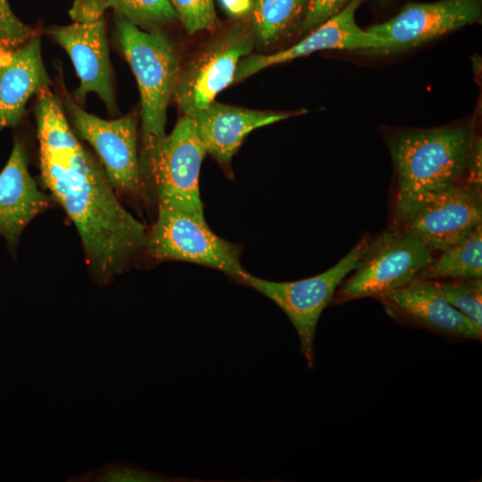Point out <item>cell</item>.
Returning a JSON list of instances; mask_svg holds the SVG:
<instances>
[{
	"instance_id": "obj_1",
	"label": "cell",
	"mask_w": 482,
	"mask_h": 482,
	"mask_svg": "<svg viewBox=\"0 0 482 482\" xmlns=\"http://www.w3.org/2000/svg\"><path fill=\"white\" fill-rule=\"evenodd\" d=\"M41 179L74 223L93 279L111 283L145 249L148 230L118 201L101 164L80 143L39 149Z\"/></svg>"
},
{
	"instance_id": "obj_2",
	"label": "cell",
	"mask_w": 482,
	"mask_h": 482,
	"mask_svg": "<svg viewBox=\"0 0 482 482\" xmlns=\"http://www.w3.org/2000/svg\"><path fill=\"white\" fill-rule=\"evenodd\" d=\"M476 136L475 119H470L437 128L399 129L387 137L396 179L397 224L419 204L464 182Z\"/></svg>"
},
{
	"instance_id": "obj_3",
	"label": "cell",
	"mask_w": 482,
	"mask_h": 482,
	"mask_svg": "<svg viewBox=\"0 0 482 482\" xmlns=\"http://www.w3.org/2000/svg\"><path fill=\"white\" fill-rule=\"evenodd\" d=\"M117 37L140 93L144 151L165 134L166 112L181 71L168 37L159 29L145 31L116 13Z\"/></svg>"
},
{
	"instance_id": "obj_4",
	"label": "cell",
	"mask_w": 482,
	"mask_h": 482,
	"mask_svg": "<svg viewBox=\"0 0 482 482\" xmlns=\"http://www.w3.org/2000/svg\"><path fill=\"white\" fill-rule=\"evenodd\" d=\"M205 154L195 120L187 115L170 134L144 151L142 173L145 184H154L158 207L204 216L199 175Z\"/></svg>"
},
{
	"instance_id": "obj_5",
	"label": "cell",
	"mask_w": 482,
	"mask_h": 482,
	"mask_svg": "<svg viewBox=\"0 0 482 482\" xmlns=\"http://www.w3.org/2000/svg\"><path fill=\"white\" fill-rule=\"evenodd\" d=\"M371 241L364 237L333 267L308 278L276 282L245 271L239 281L271 300L285 312L298 335L301 353L310 369L314 367V338L319 319L341 282L358 269Z\"/></svg>"
},
{
	"instance_id": "obj_6",
	"label": "cell",
	"mask_w": 482,
	"mask_h": 482,
	"mask_svg": "<svg viewBox=\"0 0 482 482\" xmlns=\"http://www.w3.org/2000/svg\"><path fill=\"white\" fill-rule=\"evenodd\" d=\"M145 251L156 261H181L220 270L239 283L246 271L241 248L220 238L204 216L158 207V216L147 232Z\"/></svg>"
},
{
	"instance_id": "obj_7",
	"label": "cell",
	"mask_w": 482,
	"mask_h": 482,
	"mask_svg": "<svg viewBox=\"0 0 482 482\" xmlns=\"http://www.w3.org/2000/svg\"><path fill=\"white\" fill-rule=\"evenodd\" d=\"M433 251L410 231L397 227L372 239L355 273L337 292L335 302L376 297L405 286L428 266Z\"/></svg>"
},
{
	"instance_id": "obj_8",
	"label": "cell",
	"mask_w": 482,
	"mask_h": 482,
	"mask_svg": "<svg viewBox=\"0 0 482 482\" xmlns=\"http://www.w3.org/2000/svg\"><path fill=\"white\" fill-rule=\"evenodd\" d=\"M104 0H74L70 10L73 22L50 31L52 37L68 53L79 87L76 98L82 102L87 94L96 93L109 112L115 111L112 69L107 45Z\"/></svg>"
},
{
	"instance_id": "obj_9",
	"label": "cell",
	"mask_w": 482,
	"mask_h": 482,
	"mask_svg": "<svg viewBox=\"0 0 482 482\" xmlns=\"http://www.w3.org/2000/svg\"><path fill=\"white\" fill-rule=\"evenodd\" d=\"M251 25L237 23L204 47L180 71L173 97L184 115L192 117L233 83L239 61L253 49Z\"/></svg>"
},
{
	"instance_id": "obj_10",
	"label": "cell",
	"mask_w": 482,
	"mask_h": 482,
	"mask_svg": "<svg viewBox=\"0 0 482 482\" xmlns=\"http://www.w3.org/2000/svg\"><path fill=\"white\" fill-rule=\"evenodd\" d=\"M66 105L79 135L95 149L112 187L144 197L146 189L137 155L136 116L106 120L85 112L71 101Z\"/></svg>"
},
{
	"instance_id": "obj_11",
	"label": "cell",
	"mask_w": 482,
	"mask_h": 482,
	"mask_svg": "<svg viewBox=\"0 0 482 482\" xmlns=\"http://www.w3.org/2000/svg\"><path fill=\"white\" fill-rule=\"evenodd\" d=\"M481 0H442L404 5L390 20L367 30L386 45L375 54H394L416 47L466 25L481 21Z\"/></svg>"
},
{
	"instance_id": "obj_12",
	"label": "cell",
	"mask_w": 482,
	"mask_h": 482,
	"mask_svg": "<svg viewBox=\"0 0 482 482\" xmlns=\"http://www.w3.org/2000/svg\"><path fill=\"white\" fill-rule=\"evenodd\" d=\"M481 195V190L461 183L416 206L398 225L433 252H441L482 224Z\"/></svg>"
},
{
	"instance_id": "obj_13",
	"label": "cell",
	"mask_w": 482,
	"mask_h": 482,
	"mask_svg": "<svg viewBox=\"0 0 482 482\" xmlns=\"http://www.w3.org/2000/svg\"><path fill=\"white\" fill-rule=\"evenodd\" d=\"M362 0H352L339 12L312 30L303 39L289 48L271 54H253L242 58L236 69L233 83L267 67L287 62L320 50H358L375 54L385 46V40L362 29L354 14Z\"/></svg>"
},
{
	"instance_id": "obj_14",
	"label": "cell",
	"mask_w": 482,
	"mask_h": 482,
	"mask_svg": "<svg viewBox=\"0 0 482 482\" xmlns=\"http://www.w3.org/2000/svg\"><path fill=\"white\" fill-rule=\"evenodd\" d=\"M375 298L392 318L455 338H481L482 330L446 301L433 280L414 278Z\"/></svg>"
},
{
	"instance_id": "obj_15",
	"label": "cell",
	"mask_w": 482,
	"mask_h": 482,
	"mask_svg": "<svg viewBox=\"0 0 482 482\" xmlns=\"http://www.w3.org/2000/svg\"><path fill=\"white\" fill-rule=\"evenodd\" d=\"M49 85L39 37L17 47L0 43V131L17 125L29 99Z\"/></svg>"
},
{
	"instance_id": "obj_16",
	"label": "cell",
	"mask_w": 482,
	"mask_h": 482,
	"mask_svg": "<svg viewBox=\"0 0 482 482\" xmlns=\"http://www.w3.org/2000/svg\"><path fill=\"white\" fill-rule=\"evenodd\" d=\"M28 163L26 148L16 139L0 173V235L12 248L28 224L52 204L29 174Z\"/></svg>"
},
{
	"instance_id": "obj_17",
	"label": "cell",
	"mask_w": 482,
	"mask_h": 482,
	"mask_svg": "<svg viewBox=\"0 0 482 482\" xmlns=\"http://www.w3.org/2000/svg\"><path fill=\"white\" fill-rule=\"evenodd\" d=\"M299 113L255 111L212 101L191 118L206 154L213 156L226 170H230L231 160L248 134Z\"/></svg>"
},
{
	"instance_id": "obj_18",
	"label": "cell",
	"mask_w": 482,
	"mask_h": 482,
	"mask_svg": "<svg viewBox=\"0 0 482 482\" xmlns=\"http://www.w3.org/2000/svg\"><path fill=\"white\" fill-rule=\"evenodd\" d=\"M433 257L416 277L419 279L482 278V224L467 237Z\"/></svg>"
},
{
	"instance_id": "obj_19",
	"label": "cell",
	"mask_w": 482,
	"mask_h": 482,
	"mask_svg": "<svg viewBox=\"0 0 482 482\" xmlns=\"http://www.w3.org/2000/svg\"><path fill=\"white\" fill-rule=\"evenodd\" d=\"M309 0H256L251 27L254 38L268 46L278 40L303 14Z\"/></svg>"
},
{
	"instance_id": "obj_20",
	"label": "cell",
	"mask_w": 482,
	"mask_h": 482,
	"mask_svg": "<svg viewBox=\"0 0 482 482\" xmlns=\"http://www.w3.org/2000/svg\"><path fill=\"white\" fill-rule=\"evenodd\" d=\"M37 96L36 116L39 149L53 151L79 144L57 97L48 87Z\"/></svg>"
},
{
	"instance_id": "obj_21",
	"label": "cell",
	"mask_w": 482,
	"mask_h": 482,
	"mask_svg": "<svg viewBox=\"0 0 482 482\" xmlns=\"http://www.w3.org/2000/svg\"><path fill=\"white\" fill-rule=\"evenodd\" d=\"M107 7L114 9L142 29H159L173 22L178 15L169 0H104Z\"/></svg>"
},
{
	"instance_id": "obj_22",
	"label": "cell",
	"mask_w": 482,
	"mask_h": 482,
	"mask_svg": "<svg viewBox=\"0 0 482 482\" xmlns=\"http://www.w3.org/2000/svg\"><path fill=\"white\" fill-rule=\"evenodd\" d=\"M433 281L446 301L482 330V279Z\"/></svg>"
},
{
	"instance_id": "obj_23",
	"label": "cell",
	"mask_w": 482,
	"mask_h": 482,
	"mask_svg": "<svg viewBox=\"0 0 482 482\" xmlns=\"http://www.w3.org/2000/svg\"><path fill=\"white\" fill-rule=\"evenodd\" d=\"M176 480L178 479L175 478L120 461L111 462L96 471L79 473L66 479L69 482H169Z\"/></svg>"
},
{
	"instance_id": "obj_24",
	"label": "cell",
	"mask_w": 482,
	"mask_h": 482,
	"mask_svg": "<svg viewBox=\"0 0 482 482\" xmlns=\"http://www.w3.org/2000/svg\"><path fill=\"white\" fill-rule=\"evenodd\" d=\"M189 35L215 26L213 0H169Z\"/></svg>"
},
{
	"instance_id": "obj_25",
	"label": "cell",
	"mask_w": 482,
	"mask_h": 482,
	"mask_svg": "<svg viewBox=\"0 0 482 482\" xmlns=\"http://www.w3.org/2000/svg\"><path fill=\"white\" fill-rule=\"evenodd\" d=\"M34 36L32 29L13 13L8 0H0V43L17 47Z\"/></svg>"
},
{
	"instance_id": "obj_26",
	"label": "cell",
	"mask_w": 482,
	"mask_h": 482,
	"mask_svg": "<svg viewBox=\"0 0 482 482\" xmlns=\"http://www.w3.org/2000/svg\"><path fill=\"white\" fill-rule=\"evenodd\" d=\"M352 0H309L299 23L301 31H312L344 9Z\"/></svg>"
},
{
	"instance_id": "obj_27",
	"label": "cell",
	"mask_w": 482,
	"mask_h": 482,
	"mask_svg": "<svg viewBox=\"0 0 482 482\" xmlns=\"http://www.w3.org/2000/svg\"><path fill=\"white\" fill-rule=\"evenodd\" d=\"M481 157L482 141L481 137L477 135L472 145L464 183L478 190H482Z\"/></svg>"
},
{
	"instance_id": "obj_28",
	"label": "cell",
	"mask_w": 482,
	"mask_h": 482,
	"mask_svg": "<svg viewBox=\"0 0 482 482\" xmlns=\"http://www.w3.org/2000/svg\"><path fill=\"white\" fill-rule=\"evenodd\" d=\"M380 1L385 2V1H386V0H380Z\"/></svg>"
}]
</instances>
